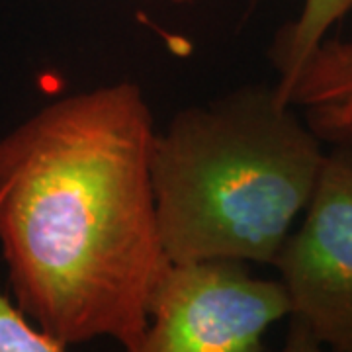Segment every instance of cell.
I'll return each mask as SVG.
<instances>
[{"label":"cell","mask_w":352,"mask_h":352,"mask_svg":"<svg viewBox=\"0 0 352 352\" xmlns=\"http://www.w3.org/2000/svg\"><path fill=\"white\" fill-rule=\"evenodd\" d=\"M157 129L138 82L45 104L0 138V254L14 302L61 344L141 352L168 263L151 180Z\"/></svg>","instance_id":"cell-1"},{"label":"cell","mask_w":352,"mask_h":352,"mask_svg":"<svg viewBox=\"0 0 352 352\" xmlns=\"http://www.w3.org/2000/svg\"><path fill=\"white\" fill-rule=\"evenodd\" d=\"M325 159L323 141L268 85L178 110L151 145L166 258L272 266Z\"/></svg>","instance_id":"cell-2"},{"label":"cell","mask_w":352,"mask_h":352,"mask_svg":"<svg viewBox=\"0 0 352 352\" xmlns=\"http://www.w3.org/2000/svg\"><path fill=\"white\" fill-rule=\"evenodd\" d=\"M288 314L284 284L252 276L249 263L168 261L147 303L141 352H261Z\"/></svg>","instance_id":"cell-3"},{"label":"cell","mask_w":352,"mask_h":352,"mask_svg":"<svg viewBox=\"0 0 352 352\" xmlns=\"http://www.w3.org/2000/svg\"><path fill=\"white\" fill-rule=\"evenodd\" d=\"M303 221L278 252L288 351L352 352V143L325 159Z\"/></svg>","instance_id":"cell-4"},{"label":"cell","mask_w":352,"mask_h":352,"mask_svg":"<svg viewBox=\"0 0 352 352\" xmlns=\"http://www.w3.org/2000/svg\"><path fill=\"white\" fill-rule=\"evenodd\" d=\"M280 100L302 108L321 141L352 143V39H323L282 85Z\"/></svg>","instance_id":"cell-5"},{"label":"cell","mask_w":352,"mask_h":352,"mask_svg":"<svg viewBox=\"0 0 352 352\" xmlns=\"http://www.w3.org/2000/svg\"><path fill=\"white\" fill-rule=\"evenodd\" d=\"M352 10V0H303L296 20L276 32L268 47L270 65L276 69L282 85L298 73L309 53L327 38L329 30Z\"/></svg>","instance_id":"cell-6"},{"label":"cell","mask_w":352,"mask_h":352,"mask_svg":"<svg viewBox=\"0 0 352 352\" xmlns=\"http://www.w3.org/2000/svg\"><path fill=\"white\" fill-rule=\"evenodd\" d=\"M67 346L47 335L0 292V352H63Z\"/></svg>","instance_id":"cell-7"},{"label":"cell","mask_w":352,"mask_h":352,"mask_svg":"<svg viewBox=\"0 0 352 352\" xmlns=\"http://www.w3.org/2000/svg\"><path fill=\"white\" fill-rule=\"evenodd\" d=\"M161 2H168V4H188V2H194V0H161Z\"/></svg>","instance_id":"cell-8"}]
</instances>
